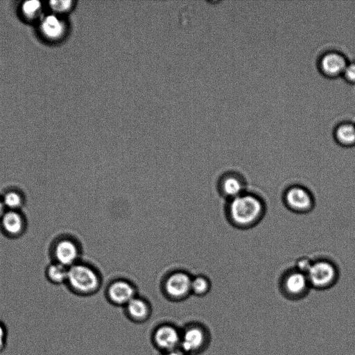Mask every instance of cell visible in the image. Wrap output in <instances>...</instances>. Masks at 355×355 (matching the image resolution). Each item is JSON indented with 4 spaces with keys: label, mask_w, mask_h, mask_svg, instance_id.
I'll return each instance as SVG.
<instances>
[{
    "label": "cell",
    "mask_w": 355,
    "mask_h": 355,
    "mask_svg": "<svg viewBox=\"0 0 355 355\" xmlns=\"http://www.w3.org/2000/svg\"><path fill=\"white\" fill-rule=\"evenodd\" d=\"M266 205L257 193L246 191L239 196L227 200L225 214L229 223L239 230L255 227L263 218Z\"/></svg>",
    "instance_id": "obj_1"
},
{
    "label": "cell",
    "mask_w": 355,
    "mask_h": 355,
    "mask_svg": "<svg viewBox=\"0 0 355 355\" xmlns=\"http://www.w3.org/2000/svg\"><path fill=\"white\" fill-rule=\"evenodd\" d=\"M101 284L100 272L90 264L79 261L68 268L66 285L73 294L91 296L99 291Z\"/></svg>",
    "instance_id": "obj_2"
},
{
    "label": "cell",
    "mask_w": 355,
    "mask_h": 355,
    "mask_svg": "<svg viewBox=\"0 0 355 355\" xmlns=\"http://www.w3.org/2000/svg\"><path fill=\"white\" fill-rule=\"evenodd\" d=\"M211 335L208 327L200 322H189L181 328L180 349L187 355H199L209 346Z\"/></svg>",
    "instance_id": "obj_3"
},
{
    "label": "cell",
    "mask_w": 355,
    "mask_h": 355,
    "mask_svg": "<svg viewBox=\"0 0 355 355\" xmlns=\"http://www.w3.org/2000/svg\"><path fill=\"white\" fill-rule=\"evenodd\" d=\"M306 276L311 288L326 290L337 283L340 272L338 266L334 261L320 258L313 261Z\"/></svg>",
    "instance_id": "obj_4"
},
{
    "label": "cell",
    "mask_w": 355,
    "mask_h": 355,
    "mask_svg": "<svg viewBox=\"0 0 355 355\" xmlns=\"http://www.w3.org/2000/svg\"><path fill=\"white\" fill-rule=\"evenodd\" d=\"M282 202L289 211L298 214L311 212L315 205L312 192L305 186L299 184L289 185L284 189Z\"/></svg>",
    "instance_id": "obj_5"
},
{
    "label": "cell",
    "mask_w": 355,
    "mask_h": 355,
    "mask_svg": "<svg viewBox=\"0 0 355 355\" xmlns=\"http://www.w3.org/2000/svg\"><path fill=\"white\" fill-rule=\"evenodd\" d=\"M192 276L184 270H175L167 275L162 283L165 297L172 302H181L191 295Z\"/></svg>",
    "instance_id": "obj_6"
},
{
    "label": "cell",
    "mask_w": 355,
    "mask_h": 355,
    "mask_svg": "<svg viewBox=\"0 0 355 355\" xmlns=\"http://www.w3.org/2000/svg\"><path fill=\"white\" fill-rule=\"evenodd\" d=\"M311 288L306 275L295 268L285 270L279 278V289L291 300L304 297Z\"/></svg>",
    "instance_id": "obj_7"
},
{
    "label": "cell",
    "mask_w": 355,
    "mask_h": 355,
    "mask_svg": "<svg viewBox=\"0 0 355 355\" xmlns=\"http://www.w3.org/2000/svg\"><path fill=\"white\" fill-rule=\"evenodd\" d=\"M180 339L181 328L169 322L158 324L150 334L152 345L160 353L180 348Z\"/></svg>",
    "instance_id": "obj_8"
},
{
    "label": "cell",
    "mask_w": 355,
    "mask_h": 355,
    "mask_svg": "<svg viewBox=\"0 0 355 355\" xmlns=\"http://www.w3.org/2000/svg\"><path fill=\"white\" fill-rule=\"evenodd\" d=\"M138 295L134 283L126 279H116L107 286L105 295L107 302L115 306L124 307Z\"/></svg>",
    "instance_id": "obj_9"
},
{
    "label": "cell",
    "mask_w": 355,
    "mask_h": 355,
    "mask_svg": "<svg viewBox=\"0 0 355 355\" xmlns=\"http://www.w3.org/2000/svg\"><path fill=\"white\" fill-rule=\"evenodd\" d=\"M55 261L67 268L79 262L81 248L78 241L70 237L61 238L53 247Z\"/></svg>",
    "instance_id": "obj_10"
},
{
    "label": "cell",
    "mask_w": 355,
    "mask_h": 355,
    "mask_svg": "<svg viewBox=\"0 0 355 355\" xmlns=\"http://www.w3.org/2000/svg\"><path fill=\"white\" fill-rule=\"evenodd\" d=\"M219 194L226 201L234 198L247 191V182L244 177L236 171L223 173L218 181Z\"/></svg>",
    "instance_id": "obj_11"
},
{
    "label": "cell",
    "mask_w": 355,
    "mask_h": 355,
    "mask_svg": "<svg viewBox=\"0 0 355 355\" xmlns=\"http://www.w3.org/2000/svg\"><path fill=\"white\" fill-rule=\"evenodd\" d=\"M123 311L129 320L141 324L150 319L153 309L147 299L137 295L123 307Z\"/></svg>",
    "instance_id": "obj_12"
},
{
    "label": "cell",
    "mask_w": 355,
    "mask_h": 355,
    "mask_svg": "<svg viewBox=\"0 0 355 355\" xmlns=\"http://www.w3.org/2000/svg\"><path fill=\"white\" fill-rule=\"evenodd\" d=\"M3 232L9 237L21 236L26 228V220L21 211L6 210L0 219Z\"/></svg>",
    "instance_id": "obj_13"
},
{
    "label": "cell",
    "mask_w": 355,
    "mask_h": 355,
    "mask_svg": "<svg viewBox=\"0 0 355 355\" xmlns=\"http://www.w3.org/2000/svg\"><path fill=\"white\" fill-rule=\"evenodd\" d=\"M42 34L51 40H57L66 32L64 21L55 14H50L42 18L40 24Z\"/></svg>",
    "instance_id": "obj_14"
},
{
    "label": "cell",
    "mask_w": 355,
    "mask_h": 355,
    "mask_svg": "<svg viewBox=\"0 0 355 355\" xmlns=\"http://www.w3.org/2000/svg\"><path fill=\"white\" fill-rule=\"evenodd\" d=\"M347 65L345 58L336 52L326 53L320 62L322 72L329 76H336L343 73Z\"/></svg>",
    "instance_id": "obj_15"
},
{
    "label": "cell",
    "mask_w": 355,
    "mask_h": 355,
    "mask_svg": "<svg viewBox=\"0 0 355 355\" xmlns=\"http://www.w3.org/2000/svg\"><path fill=\"white\" fill-rule=\"evenodd\" d=\"M47 279L52 284L59 285L66 284L68 276V268L53 261L46 269Z\"/></svg>",
    "instance_id": "obj_16"
},
{
    "label": "cell",
    "mask_w": 355,
    "mask_h": 355,
    "mask_svg": "<svg viewBox=\"0 0 355 355\" xmlns=\"http://www.w3.org/2000/svg\"><path fill=\"white\" fill-rule=\"evenodd\" d=\"M6 210L20 211L25 202L24 194L17 189H9L1 196Z\"/></svg>",
    "instance_id": "obj_17"
},
{
    "label": "cell",
    "mask_w": 355,
    "mask_h": 355,
    "mask_svg": "<svg viewBox=\"0 0 355 355\" xmlns=\"http://www.w3.org/2000/svg\"><path fill=\"white\" fill-rule=\"evenodd\" d=\"M211 288V282L209 277L204 275H197L192 277L191 295L197 297L207 295Z\"/></svg>",
    "instance_id": "obj_18"
},
{
    "label": "cell",
    "mask_w": 355,
    "mask_h": 355,
    "mask_svg": "<svg viewBox=\"0 0 355 355\" xmlns=\"http://www.w3.org/2000/svg\"><path fill=\"white\" fill-rule=\"evenodd\" d=\"M335 139L342 146L355 144V127L350 124L339 125L335 132Z\"/></svg>",
    "instance_id": "obj_19"
},
{
    "label": "cell",
    "mask_w": 355,
    "mask_h": 355,
    "mask_svg": "<svg viewBox=\"0 0 355 355\" xmlns=\"http://www.w3.org/2000/svg\"><path fill=\"white\" fill-rule=\"evenodd\" d=\"M42 8V3L39 1H27L22 3L21 11L25 17L33 19L40 15Z\"/></svg>",
    "instance_id": "obj_20"
},
{
    "label": "cell",
    "mask_w": 355,
    "mask_h": 355,
    "mask_svg": "<svg viewBox=\"0 0 355 355\" xmlns=\"http://www.w3.org/2000/svg\"><path fill=\"white\" fill-rule=\"evenodd\" d=\"M72 4L73 1L69 0L49 1V6L55 15L68 12L72 8Z\"/></svg>",
    "instance_id": "obj_21"
},
{
    "label": "cell",
    "mask_w": 355,
    "mask_h": 355,
    "mask_svg": "<svg viewBox=\"0 0 355 355\" xmlns=\"http://www.w3.org/2000/svg\"><path fill=\"white\" fill-rule=\"evenodd\" d=\"M313 259L308 257H301L295 261V268L306 275L311 268Z\"/></svg>",
    "instance_id": "obj_22"
},
{
    "label": "cell",
    "mask_w": 355,
    "mask_h": 355,
    "mask_svg": "<svg viewBox=\"0 0 355 355\" xmlns=\"http://www.w3.org/2000/svg\"><path fill=\"white\" fill-rule=\"evenodd\" d=\"M8 339V329L6 324L0 319V353L3 352L7 347Z\"/></svg>",
    "instance_id": "obj_23"
},
{
    "label": "cell",
    "mask_w": 355,
    "mask_h": 355,
    "mask_svg": "<svg viewBox=\"0 0 355 355\" xmlns=\"http://www.w3.org/2000/svg\"><path fill=\"white\" fill-rule=\"evenodd\" d=\"M343 73L347 79L355 82V64L347 65Z\"/></svg>",
    "instance_id": "obj_24"
},
{
    "label": "cell",
    "mask_w": 355,
    "mask_h": 355,
    "mask_svg": "<svg viewBox=\"0 0 355 355\" xmlns=\"http://www.w3.org/2000/svg\"><path fill=\"white\" fill-rule=\"evenodd\" d=\"M160 355H187L181 349L178 348L167 352L160 353Z\"/></svg>",
    "instance_id": "obj_25"
},
{
    "label": "cell",
    "mask_w": 355,
    "mask_h": 355,
    "mask_svg": "<svg viewBox=\"0 0 355 355\" xmlns=\"http://www.w3.org/2000/svg\"><path fill=\"white\" fill-rule=\"evenodd\" d=\"M6 211V209L4 205H3V203L2 202L1 198L0 196V219L2 217V216L3 215V214L5 213Z\"/></svg>",
    "instance_id": "obj_26"
}]
</instances>
